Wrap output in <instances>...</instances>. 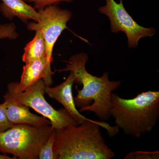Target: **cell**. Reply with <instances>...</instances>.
Returning <instances> with one entry per match:
<instances>
[{
  "label": "cell",
  "instance_id": "obj_1",
  "mask_svg": "<svg viewBox=\"0 0 159 159\" xmlns=\"http://www.w3.org/2000/svg\"><path fill=\"white\" fill-rule=\"evenodd\" d=\"M113 137L119 129L105 122L90 119L77 125L55 129L53 152L56 159H111L115 152L107 145L99 127Z\"/></svg>",
  "mask_w": 159,
  "mask_h": 159
},
{
  "label": "cell",
  "instance_id": "obj_2",
  "mask_svg": "<svg viewBox=\"0 0 159 159\" xmlns=\"http://www.w3.org/2000/svg\"><path fill=\"white\" fill-rule=\"evenodd\" d=\"M87 54L80 53L70 57L66 68L59 72L70 71L74 74V83L82 84L83 88L77 90V95L74 98L79 111H89L94 113L103 121L111 117V95L121 84V81H111L108 73L105 72L101 77L94 76L87 70L85 65L88 60Z\"/></svg>",
  "mask_w": 159,
  "mask_h": 159
},
{
  "label": "cell",
  "instance_id": "obj_3",
  "mask_svg": "<svg viewBox=\"0 0 159 159\" xmlns=\"http://www.w3.org/2000/svg\"><path fill=\"white\" fill-rule=\"evenodd\" d=\"M110 115L124 134L140 139L156 125L159 116V92H143L131 99H123L112 93Z\"/></svg>",
  "mask_w": 159,
  "mask_h": 159
},
{
  "label": "cell",
  "instance_id": "obj_4",
  "mask_svg": "<svg viewBox=\"0 0 159 159\" xmlns=\"http://www.w3.org/2000/svg\"><path fill=\"white\" fill-rule=\"evenodd\" d=\"M52 129L51 125L42 126L13 125L0 133V152L11 154L15 159L38 158L40 149Z\"/></svg>",
  "mask_w": 159,
  "mask_h": 159
},
{
  "label": "cell",
  "instance_id": "obj_5",
  "mask_svg": "<svg viewBox=\"0 0 159 159\" xmlns=\"http://www.w3.org/2000/svg\"><path fill=\"white\" fill-rule=\"evenodd\" d=\"M45 84L39 79L25 91H20L15 86L13 82L7 85V91L3 97L16 104L29 107L48 119L53 128L58 129L69 125H79L64 108L57 110L47 102L45 98Z\"/></svg>",
  "mask_w": 159,
  "mask_h": 159
},
{
  "label": "cell",
  "instance_id": "obj_6",
  "mask_svg": "<svg viewBox=\"0 0 159 159\" xmlns=\"http://www.w3.org/2000/svg\"><path fill=\"white\" fill-rule=\"evenodd\" d=\"M105 1V6L99 7V12L108 17L112 33L122 31L125 33L127 37L129 48H136L139 40L152 37L155 34L156 30L152 27L145 28L134 20L125 10L123 0H119V3L115 0Z\"/></svg>",
  "mask_w": 159,
  "mask_h": 159
},
{
  "label": "cell",
  "instance_id": "obj_7",
  "mask_svg": "<svg viewBox=\"0 0 159 159\" xmlns=\"http://www.w3.org/2000/svg\"><path fill=\"white\" fill-rule=\"evenodd\" d=\"M38 11L39 21L28 23L27 29L31 31L40 30L42 32L47 48L46 57L48 63L51 65L54 45L62 31L68 29L67 24L71 19L72 13L68 9H61L58 5L48 6Z\"/></svg>",
  "mask_w": 159,
  "mask_h": 159
},
{
  "label": "cell",
  "instance_id": "obj_8",
  "mask_svg": "<svg viewBox=\"0 0 159 159\" xmlns=\"http://www.w3.org/2000/svg\"><path fill=\"white\" fill-rule=\"evenodd\" d=\"M54 74L47 57H44L25 64L23 67L20 82H13V84L18 90L24 91L39 79H42L46 86L49 87L53 83L52 75Z\"/></svg>",
  "mask_w": 159,
  "mask_h": 159
},
{
  "label": "cell",
  "instance_id": "obj_9",
  "mask_svg": "<svg viewBox=\"0 0 159 159\" xmlns=\"http://www.w3.org/2000/svg\"><path fill=\"white\" fill-rule=\"evenodd\" d=\"M74 80V74L72 72H70L65 81L59 85L53 88L46 87L45 93L50 98L60 103L71 116L80 124L85 120L90 119L81 115L76 108L72 93Z\"/></svg>",
  "mask_w": 159,
  "mask_h": 159
},
{
  "label": "cell",
  "instance_id": "obj_10",
  "mask_svg": "<svg viewBox=\"0 0 159 159\" xmlns=\"http://www.w3.org/2000/svg\"><path fill=\"white\" fill-rule=\"evenodd\" d=\"M3 98L6 103L7 117L12 125L23 124L42 126L51 125V122L48 119L31 113L29 107L16 104L6 97H3Z\"/></svg>",
  "mask_w": 159,
  "mask_h": 159
},
{
  "label": "cell",
  "instance_id": "obj_11",
  "mask_svg": "<svg viewBox=\"0 0 159 159\" xmlns=\"http://www.w3.org/2000/svg\"><path fill=\"white\" fill-rule=\"evenodd\" d=\"M1 1L0 12L7 19L11 20L15 17H17L25 23H28L30 20L36 22L39 21L38 11L24 0Z\"/></svg>",
  "mask_w": 159,
  "mask_h": 159
},
{
  "label": "cell",
  "instance_id": "obj_12",
  "mask_svg": "<svg viewBox=\"0 0 159 159\" xmlns=\"http://www.w3.org/2000/svg\"><path fill=\"white\" fill-rule=\"evenodd\" d=\"M35 32L34 38L26 45L24 49L22 59L25 64L47 57L46 43L42 32L40 30Z\"/></svg>",
  "mask_w": 159,
  "mask_h": 159
},
{
  "label": "cell",
  "instance_id": "obj_13",
  "mask_svg": "<svg viewBox=\"0 0 159 159\" xmlns=\"http://www.w3.org/2000/svg\"><path fill=\"white\" fill-rule=\"evenodd\" d=\"M56 130L52 129L45 143L40 149L38 158L40 159H56L53 152V145L55 139Z\"/></svg>",
  "mask_w": 159,
  "mask_h": 159
},
{
  "label": "cell",
  "instance_id": "obj_14",
  "mask_svg": "<svg viewBox=\"0 0 159 159\" xmlns=\"http://www.w3.org/2000/svg\"><path fill=\"white\" fill-rule=\"evenodd\" d=\"M18 36L16 25L14 23L0 24V39H9L10 40H15Z\"/></svg>",
  "mask_w": 159,
  "mask_h": 159
},
{
  "label": "cell",
  "instance_id": "obj_15",
  "mask_svg": "<svg viewBox=\"0 0 159 159\" xmlns=\"http://www.w3.org/2000/svg\"><path fill=\"white\" fill-rule=\"evenodd\" d=\"M159 152L137 151L128 153L124 159H158Z\"/></svg>",
  "mask_w": 159,
  "mask_h": 159
},
{
  "label": "cell",
  "instance_id": "obj_16",
  "mask_svg": "<svg viewBox=\"0 0 159 159\" xmlns=\"http://www.w3.org/2000/svg\"><path fill=\"white\" fill-rule=\"evenodd\" d=\"M25 2L32 3L33 7L38 10L43 9L48 6L58 5L61 2H71L74 0H24Z\"/></svg>",
  "mask_w": 159,
  "mask_h": 159
},
{
  "label": "cell",
  "instance_id": "obj_17",
  "mask_svg": "<svg viewBox=\"0 0 159 159\" xmlns=\"http://www.w3.org/2000/svg\"><path fill=\"white\" fill-rule=\"evenodd\" d=\"M6 114V102L0 104V133L7 130L12 126Z\"/></svg>",
  "mask_w": 159,
  "mask_h": 159
},
{
  "label": "cell",
  "instance_id": "obj_18",
  "mask_svg": "<svg viewBox=\"0 0 159 159\" xmlns=\"http://www.w3.org/2000/svg\"><path fill=\"white\" fill-rule=\"evenodd\" d=\"M14 158H11L10 157L8 156L6 154H0V159H12Z\"/></svg>",
  "mask_w": 159,
  "mask_h": 159
}]
</instances>
